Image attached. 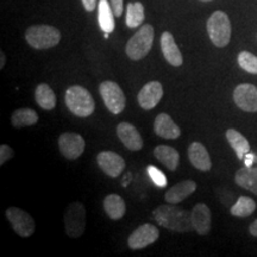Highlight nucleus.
<instances>
[{"label": "nucleus", "mask_w": 257, "mask_h": 257, "mask_svg": "<svg viewBox=\"0 0 257 257\" xmlns=\"http://www.w3.org/2000/svg\"><path fill=\"white\" fill-rule=\"evenodd\" d=\"M85 140L81 135L64 133L59 138V148L62 155L68 160H76L85 150Z\"/></svg>", "instance_id": "9d476101"}, {"label": "nucleus", "mask_w": 257, "mask_h": 257, "mask_svg": "<svg viewBox=\"0 0 257 257\" xmlns=\"http://www.w3.org/2000/svg\"><path fill=\"white\" fill-rule=\"evenodd\" d=\"M100 169L110 178H118L126 167V162L114 152H101L96 156Z\"/></svg>", "instance_id": "f8f14e48"}, {"label": "nucleus", "mask_w": 257, "mask_h": 257, "mask_svg": "<svg viewBox=\"0 0 257 257\" xmlns=\"http://www.w3.org/2000/svg\"><path fill=\"white\" fill-rule=\"evenodd\" d=\"M226 138L230 146L233 148L239 160H243L248 153H250V143L239 131L234 128H229L226 131Z\"/></svg>", "instance_id": "b1692460"}, {"label": "nucleus", "mask_w": 257, "mask_h": 257, "mask_svg": "<svg viewBox=\"0 0 257 257\" xmlns=\"http://www.w3.org/2000/svg\"><path fill=\"white\" fill-rule=\"evenodd\" d=\"M12 157H14V150L8 144H2L0 146V165H5V162H8Z\"/></svg>", "instance_id": "7c9ffc66"}, {"label": "nucleus", "mask_w": 257, "mask_h": 257, "mask_svg": "<svg viewBox=\"0 0 257 257\" xmlns=\"http://www.w3.org/2000/svg\"><path fill=\"white\" fill-rule=\"evenodd\" d=\"M64 102L73 114L80 118L89 117L95 110V102L87 89L81 86H72L67 89Z\"/></svg>", "instance_id": "f03ea898"}, {"label": "nucleus", "mask_w": 257, "mask_h": 257, "mask_svg": "<svg viewBox=\"0 0 257 257\" xmlns=\"http://www.w3.org/2000/svg\"><path fill=\"white\" fill-rule=\"evenodd\" d=\"M25 40L35 49H49L61 41V32L50 25H32L25 32Z\"/></svg>", "instance_id": "20e7f679"}, {"label": "nucleus", "mask_w": 257, "mask_h": 257, "mask_svg": "<svg viewBox=\"0 0 257 257\" xmlns=\"http://www.w3.org/2000/svg\"><path fill=\"white\" fill-rule=\"evenodd\" d=\"M38 114L31 108H19L11 115L12 126L21 128L25 126H32L37 124Z\"/></svg>", "instance_id": "393cba45"}, {"label": "nucleus", "mask_w": 257, "mask_h": 257, "mask_svg": "<svg viewBox=\"0 0 257 257\" xmlns=\"http://www.w3.org/2000/svg\"><path fill=\"white\" fill-rule=\"evenodd\" d=\"M104 210L111 219L119 220L126 212V204L120 195L110 194L104 199Z\"/></svg>", "instance_id": "412c9836"}, {"label": "nucleus", "mask_w": 257, "mask_h": 257, "mask_svg": "<svg viewBox=\"0 0 257 257\" xmlns=\"http://www.w3.org/2000/svg\"><path fill=\"white\" fill-rule=\"evenodd\" d=\"M163 96V87L159 81H150L138 92L137 100L143 110H153Z\"/></svg>", "instance_id": "ddd939ff"}, {"label": "nucleus", "mask_w": 257, "mask_h": 257, "mask_svg": "<svg viewBox=\"0 0 257 257\" xmlns=\"http://www.w3.org/2000/svg\"><path fill=\"white\" fill-rule=\"evenodd\" d=\"M111 6H112V10H113V12H114V16L120 17V16L123 15L124 0H111Z\"/></svg>", "instance_id": "2f4dec72"}, {"label": "nucleus", "mask_w": 257, "mask_h": 257, "mask_svg": "<svg viewBox=\"0 0 257 257\" xmlns=\"http://www.w3.org/2000/svg\"><path fill=\"white\" fill-rule=\"evenodd\" d=\"M161 49L162 54L167 60V62L174 67H180L184 62L182 54L180 53L178 46H176L174 37L168 31H165L161 36Z\"/></svg>", "instance_id": "a211bd4d"}, {"label": "nucleus", "mask_w": 257, "mask_h": 257, "mask_svg": "<svg viewBox=\"0 0 257 257\" xmlns=\"http://www.w3.org/2000/svg\"><path fill=\"white\" fill-rule=\"evenodd\" d=\"M192 221L194 230L201 236H206L210 233L212 227L211 211L207 205L197 204L192 210Z\"/></svg>", "instance_id": "2eb2a0df"}, {"label": "nucleus", "mask_w": 257, "mask_h": 257, "mask_svg": "<svg viewBox=\"0 0 257 257\" xmlns=\"http://www.w3.org/2000/svg\"><path fill=\"white\" fill-rule=\"evenodd\" d=\"M99 91H100L101 98L106 107H107V110H110L111 113L119 114L125 110L126 96L117 82L110 81V80L101 82Z\"/></svg>", "instance_id": "0eeeda50"}, {"label": "nucleus", "mask_w": 257, "mask_h": 257, "mask_svg": "<svg viewBox=\"0 0 257 257\" xmlns=\"http://www.w3.org/2000/svg\"><path fill=\"white\" fill-rule=\"evenodd\" d=\"M154 28L150 24H144L126 43V55L128 59L138 61L146 57L153 47Z\"/></svg>", "instance_id": "39448f33"}, {"label": "nucleus", "mask_w": 257, "mask_h": 257, "mask_svg": "<svg viewBox=\"0 0 257 257\" xmlns=\"http://www.w3.org/2000/svg\"><path fill=\"white\" fill-rule=\"evenodd\" d=\"M256 210V202L249 197H240L236 204L231 207V214L234 217H249Z\"/></svg>", "instance_id": "bb28decb"}, {"label": "nucleus", "mask_w": 257, "mask_h": 257, "mask_svg": "<svg viewBox=\"0 0 257 257\" xmlns=\"http://www.w3.org/2000/svg\"><path fill=\"white\" fill-rule=\"evenodd\" d=\"M35 99L36 102L43 110L50 111L56 106V95L53 89L47 83H41L35 89Z\"/></svg>", "instance_id": "5701e85b"}, {"label": "nucleus", "mask_w": 257, "mask_h": 257, "mask_svg": "<svg viewBox=\"0 0 257 257\" xmlns=\"http://www.w3.org/2000/svg\"><path fill=\"white\" fill-rule=\"evenodd\" d=\"M154 155L170 172H174L178 168L180 155L178 150L174 148L169 146H159L154 149Z\"/></svg>", "instance_id": "aec40b11"}, {"label": "nucleus", "mask_w": 257, "mask_h": 257, "mask_svg": "<svg viewBox=\"0 0 257 257\" xmlns=\"http://www.w3.org/2000/svg\"><path fill=\"white\" fill-rule=\"evenodd\" d=\"M99 24L102 31L107 34H111L114 30V12L107 0L99 2Z\"/></svg>", "instance_id": "a878e982"}, {"label": "nucleus", "mask_w": 257, "mask_h": 257, "mask_svg": "<svg viewBox=\"0 0 257 257\" xmlns=\"http://www.w3.org/2000/svg\"><path fill=\"white\" fill-rule=\"evenodd\" d=\"M64 229L70 238H79L85 232L86 210L81 202L75 201L68 205L64 212Z\"/></svg>", "instance_id": "423d86ee"}, {"label": "nucleus", "mask_w": 257, "mask_h": 257, "mask_svg": "<svg viewBox=\"0 0 257 257\" xmlns=\"http://www.w3.org/2000/svg\"><path fill=\"white\" fill-rule=\"evenodd\" d=\"M6 62V57H5V53L4 51H0V69L4 68Z\"/></svg>", "instance_id": "c9c22d12"}, {"label": "nucleus", "mask_w": 257, "mask_h": 257, "mask_svg": "<svg viewBox=\"0 0 257 257\" xmlns=\"http://www.w3.org/2000/svg\"><path fill=\"white\" fill-rule=\"evenodd\" d=\"M233 100L240 110L257 112V87L251 83H242L233 91Z\"/></svg>", "instance_id": "9b49d317"}, {"label": "nucleus", "mask_w": 257, "mask_h": 257, "mask_svg": "<svg viewBox=\"0 0 257 257\" xmlns=\"http://www.w3.org/2000/svg\"><path fill=\"white\" fill-rule=\"evenodd\" d=\"M188 159L192 166L201 172H208L212 168L210 154L204 144L199 142L191 143V146L188 147Z\"/></svg>", "instance_id": "dca6fc26"}, {"label": "nucleus", "mask_w": 257, "mask_h": 257, "mask_svg": "<svg viewBox=\"0 0 257 257\" xmlns=\"http://www.w3.org/2000/svg\"><path fill=\"white\" fill-rule=\"evenodd\" d=\"M154 131L157 136L166 138V140H175L181 135L180 127L167 113H160L157 115L154 121Z\"/></svg>", "instance_id": "f3484780"}, {"label": "nucleus", "mask_w": 257, "mask_h": 257, "mask_svg": "<svg viewBox=\"0 0 257 257\" xmlns=\"http://www.w3.org/2000/svg\"><path fill=\"white\" fill-rule=\"evenodd\" d=\"M207 32L212 43L218 48H224L230 43L232 27L229 16L224 11H216L207 21Z\"/></svg>", "instance_id": "7ed1b4c3"}, {"label": "nucleus", "mask_w": 257, "mask_h": 257, "mask_svg": "<svg viewBox=\"0 0 257 257\" xmlns=\"http://www.w3.org/2000/svg\"><path fill=\"white\" fill-rule=\"evenodd\" d=\"M83 8H85L86 11H94V9L96 8V4H98V0H81Z\"/></svg>", "instance_id": "473e14b6"}, {"label": "nucleus", "mask_w": 257, "mask_h": 257, "mask_svg": "<svg viewBox=\"0 0 257 257\" xmlns=\"http://www.w3.org/2000/svg\"><path fill=\"white\" fill-rule=\"evenodd\" d=\"M253 155H251V154H246L245 155V157H244V159H245V165L248 166V167H251V165H252V162H253Z\"/></svg>", "instance_id": "f704fd0d"}, {"label": "nucleus", "mask_w": 257, "mask_h": 257, "mask_svg": "<svg viewBox=\"0 0 257 257\" xmlns=\"http://www.w3.org/2000/svg\"><path fill=\"white\" fill-rule=\"evenodd\" d=\"M236 184L257 195V167H244L234 175Z\"/></svg>", "instance_id": "4be33fe9"}, {"label": "nucleus", "mask_w": 257, "mask_h": 257, "mask_svg": "<svg viewBox=\"0 0 257 257\" xmlns=\"http://www.w3.org/2000/svg\"><path fill=\"white\" fill-rule=\"evenodd\" d=\"M144 21V6L141 3H128L126 8V25L137 28Z\"/></svg>", "instance_id": "cd10ccee"}, {"label": "nucleus", "mask_w": 257, "mask_h": 257, "mask_svg": "<svg viewBox=\"0 0 257 257\" xmlns=\"http://www.w3.org/2000/svg\"><path fill=\"white\" fill-rule=\"evenodd\" d=\"M117 135L121 141V143L127 148L128 150L137 152L143 148V140L140 133L133 124L123 121L117 126Z\"/></svg>", "instance_id": "4468645a"}, {"label": "nucleus", "mask_w": 257, "mask_h": 257, "mask_svg": "<svg viewBox=\"0 0 257 257\" xmlns=\"http://www.w3.org/2000/svg\"><path fill=\"white\" fill-rule=\"evenodd\" d=\"M160 237V232L153 224H143L137 227L127 239L128 248L133 250H140L152 245Z\"/></svg>", "instance_id": "1a4fd4ad"}, {"label": "nucleus", "mask_w": 257, "mask_h": 257, "mask_svg": "<svg viewBox=\"0 0 257 257\" xmlns=\"http://www.w3.org/2000/svg\"><path fill=\"white\" fill-rule=\"evenodd\" d=\"M200 2H204V3H208V2H213V0H200Z\"/></svg>", "instance_id": "e433bc0d"}, {"label": "nucleus", "mask_w": 257, "mask_h": 257, "mask_svg": "<svg viewBox=\"0 0 257 257\" xmlns=\"http://www.w3.org/2000/svg\"><path fill=\"white\" fill-rule=\"evenodd\" d=\"M6 218L11 224L12 229L18 236L28 238L35 232V221L28 212L18 207H9L6 210Z\"/></svg>", "instance_id": "6e6552de"}, {"label": "nucleus", "mask_w": 257, "mask_h": 257, "mask_svg": "<svg viewBox=\"0 0 257 257\" xmlns=\"http://www.w3.org/2000/svg\"><path fill=\"white\" fill-rule=\"evenodd\" d=\"M250 233L252 234L253 237H257V219L253 221V223L250 225Z\"/></svg>", "instance_id": "72a5a7b5"}, {"label": "nucleus", "mask_w": 257, "mask_h": 257, "mask_svg": "<svg viewBox=\"0 0 257 257\" xmlns=\"http://www.w3.org/2000/svg\"><path fill=\"white\" fill-rule=\"evenodd\" d=\"M154 219L165 229L179 233L191 232L194 230L192 221V212L182 210L172 205H161L153 212Z\"/></svg>", "instance_id": "f257e3e1"}, {"label": "nucleus", "mask_w": 257, "mask_h": 257, "mask_svg": "<svg viewBox=\"0 0 257 257\" xmlns=\"http://www.w3.org/2000/svg\"><path fill=\"white\" fill-rule=\"evenodd\" d=\"M148 174H149L150 179L153 180L154 184L159 186V187H165V186H167V184H168V180H167L165 174H163L160 169H157L156 167L154 166L148 167Z\"/></svg>", "instance_id": "c756f323"}, {"label": "nucleus", "mask_w": 257, "mask_h": 257, "mask_svg": "<svg viewBox=\"0 0 257 257\" xmlns=\"http://www.w3.org/2000/svg\"><path fill=\"white\" fill-rule=\"evenodd\" d=\"M238 64L240 68L250 74H257V56L249 51H240L238 55Z\"/></svg>", "instance_id": "c85d7f7f"}, {"label": "nucleus", "mask_w": 257, "mask_h": 257, "mask_svg": "<svg viewBox=\"0 0 257 257\" xmlns=\"http://www.w3.org/2000/svg\"><path fill=\"white\" fill-rule=\"evenodd\" d=\"M197 189V184L193 180H184L169 188L165 194V199L168 204H179L186 198H188L192 193Z\"/></svg>", "instance_id": "6ab92c4d"}]
</instances>
